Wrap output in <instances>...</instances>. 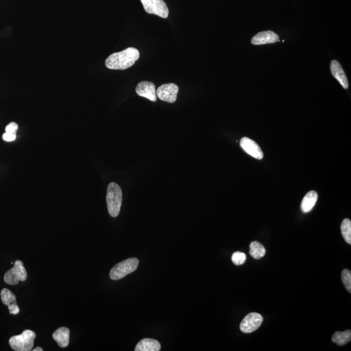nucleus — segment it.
<instances>
[{"label": "nucleus", "mask_w": 351, "mask_h": 351, "mask_svg": "<svg viewBox=\"0 0 351 351\" xmlns=\"http://www.w3.org/2000/svg\"><path fill=\"white\" fill-rule=\"evenodd\" d=\"M106 202L109 215L112 217H116L122 206L123 192L116 183L111 182L108 185Z\"/></svg>", "instance_id": "obj_2"}, {"label": "nucleus", "mask_w": 351, "mask_h": 351, "mask_svg": "<svg viewBox=\"0 0 351 351\" xmlns=\"http://www.w3.org/2000/svg\"><path fill=\"white\" fill-rule=\"evenodd\" d=\"M330 71L332 76L339 81L342 87L345 89H347L348 88V79L343 68L338 61L336 60L331 61Z\"/></svg>", "instance_id": "obj_13"}, {"label": "nucleus", "mask_w": 351, "mask_h": 351, "mask_svg": "<svg viewBox=\"0 0 351 351\" xmlns=\"http://www.w3.org/2000/svg\"><path fill=\"white\" fill-rule=\"evenodd\" d=\"M179 88L176 84L167 83L160 86L156 90L157 97L168 103H174L177 99Z\"/></svg>", "instance_id": "obj_8"}, {"label": "nucleus", "mask_w": 351, "mask_h": 351, "mask_svg": "<svg viewBox=\"0 0 351 351\" xmlns=\"http://www.w3.org/2000/svg\"><path fill=\"white\" fill-rule=\"evenodd\" d=\"M33 350H34V351H43V349L41 347H36V348H34V349Z\"/></svg>", "instance_id": "obj_24"}, {"label": "nucleus", "mask_w": 351, "mask_h": 351, "mask_svg": "<svg viewBox=\"0 0 351 351\" xmlns=\"http://www.w3.org/2000/svg\"><path fill=\"white\" fill-rule=\"evenodd\" d=\"M140 54L135 48H128L122 52L114 53L105 61L106 67L111 70H125L132 67L140 58Z\"/></svg>", "instance_id": "obj_1"}, {"label": "nucleus", "mask_w": 351, "mask_h": 351, "mask_svg": "<svg viewBox=\"0 0 351 351\" xmlns=\"http://www.w3.org/2000/svg\"><path fill=\"white\" fill-rule=\"evenodd\" d=\"M2 138H3V140L6 141V142H12V141H14L16 140L17 135L7 133V132H6V133L3 135Z\"/></svg>", "instance_id": "obj_23"}, {"label": "nucleus", "mask_w": 351, "mask_h": 351, "mask_svg": "<svg viewBox=\"0 0 351 351\" xmlns=\"http://www.w3.org/2000/svg\"><path fill=\"white\" fill-rule=\"evenodd\" d=\"M1 299L5 305L8 306L11 314L17 315L20 312L17 305L16 296L8 289L4 288L1 291Z\"/></svg>", "instance_id": "obj_12"}, {"label": "nucleus", "mask_w": 351, "mask_h": 351, "mask_svg": "<svg viewBox=\"0 0 351 351\" xmlns=\"http://www.w3.org/2000/svg\"><path fill=\"white\" fill-rule=\"evenodd\" d=\"M318 195L316 191H310L304 196L301 202V210L304 213L310 212L316 204Z\"/></svg>", "instance_id": "obj_16"}, {"label": "nucleus", "mask_w": 351, "mask_h": 351, "mask_svg": "<svg viewBox=\"0 0 351 351\" xmlns=\"http://www.w3.org/2000/svg\"><path fill=\"white\" fill-rule=\"evenodd\" d=\"M280 41L279 36L272 31L258 33L251 40L253 45H264Z\"/></svg>", "instance_id": "obj_11"}, {"label": "nucleus", "mask_w": 351, "mask_h": 351, "mask_svg": "<svg viewBox=\"0 0 351 351\" xmlns=\"http://www.w3.org/2000/svg\"><path fill=\"white\" fill-rule=\"evenodd\" d=\"M241 147L249 155L257 160H262L264 158V153L261 148L255 141L248 138H244L240 141Z\"/></svg>", "instance_id": "obj_10"}, {"label": "nucleus", "mask_w": 351, "mask_h": 351, "mask_svg": "<svg viewBox=\"0 0 351 351\" xmlns=\"http://www.w3.org/2000/svg\"><path fill=\"white\" fill-rule=\"evenodd\" d=\"M140 261L138 258H132L119 263L110 271V279L118 280L123 279L126 276L134 272L138 269Z\"/></svg>", "instance_id": "obj_4"}, {"label": "nucleus", "mask_w": 351, "mask_h": 351, "mask_svg": "<svg viewBox=\"0 0 351 351\" xmlns=\"http://www.w3.org/2000/svg\"><path fill=\"white\" fill-rule=\"evenodd\" d=\"M52 336L60 347H67L70 341V330L67 327L59 328L55 331Z\"/></svg>", "instance_id": "obj_14"}, {"label": "nucleus", "mask_w": 351, "mask_h": 351, "mask_svg": "<svg viewBox=\"0 0 351 351\" xmlns=\"http://www.w3.org/2000/svg\"><path fill=\"white\" fill-rule=\"evenodd\" d=\"M341 231L343 239L348 244H351V221L348 218H345L341 224Z\"/></svg>", "instance_id": "obj_19"}, {"label": "nucleus", "mask_w": 351, "mask_h": 351, "mask_svg": "<svg viewBox=\"0 0 351 351\" xmlns=\"http://www.w3.org/2000/svg\"><path fill=\"white\" fill-rule=\"evenodd\" d=\"M351 340V331L346 330L344 332H335L332 337V341L337 345L342 346L348 343Z\"/></svg>", "instance_id": "obj_17"}, {"label": "nucleus", "mask_w": 351, "mask_h": 351, "mask_svg": "<svg viewBox=\"0 0 351 351\" xmlns=\"http://www.w3.org/2000/svg\"><path fill=\"white\" fill-rule=\"evenodd\" d=\"M263 321H264V318L260 313L256 312L249 313L245 317L241 323V330L246 334L255 332L262 325Z\"/></svg>", "instance_id": "obj_7"}, {"label": "nucleus", "mask_w": 351, "mask_h": 351, "mask_svg": "<svg viewBox=\"0 0 351 351\" xmlns=\"http://www.w3.org/2000/svg\"><path fill=\"white\" fill-rule=\"evenodd\" d=\"M36 334L31 330H24L21 334L11 337L10 345L13 350L16 351H30L34 345Z\"/></svg>", "instance_id": "obj_3"}, {"label": "nucleus", "mask_w": 351, "mask_h": 351, "mask_svg": "<svg viewBox=\"0 0 351 351\" xmlns=\"http://www.w3.org/2000/svg\"><path fill=\"white\" fill-rule=\"evenodd\" d=\"M250 255L256 260H259L266 255V250L264 246L258 242H252L250 245Z\"/></svg>", "instance_id": "obj_18"}, {"label": "nucleus", "mask_w": 351, "mask_h": 351, "mask_svg": "<svg viewBox=\"0 0 351 351\" xmlns=\"http://www.w3.org/2000/svg\"><path fill=\"white\" fill-rule=\"evenodd\" d=\"M161 350V344L156 339L145 338L138 343L136 351H159Z\"/></svg>", "instance_id": "obj_15"}, {"label": "nucleus", "mask_w": 351, "mask_h": 351, "mask_svg": "<svg viewBox=\"0 0 351 351\" xmlns=\"http://www.w3.org/2000/svg\"><path fill=\"white\" fill-rule=\"evenodd\" d=\"M28 275L23 262L21 260H17L14 263V266L10 270L7 271L4 275V281L10 285H16L20 281H25L27 279Z\"/></svg>", "instance_id": "obj_5"}, {"label": "nucleus", "mask_w": 351, "mask_h": 351, "mask_svg": "<svg viewBox=\"0 0 351 351\" xmlns=\"http://www.w3.org/2000/svg\"><path fill=\"white\" fill-rule=\"evenodd\" d=\"M136 91L139 96L144 97L152 101L157 100L156 86L151 81H141L137 86Z\"/></svg>", "instance_id": "obj_9"}, {"label": "nucleus", "mask_w": 351, "mask_h": 351, "mask_svg": "<svg viewBox=\"0 0 351 351\" xmlns=\"http://www.w3.org/2000/svg\"><path fill=\"white\" fill-rule=\"evenodd\" d=\"M18 129H19V126H18L17 123H11L10 125L7 126L6 132L7 133L16 134Z\"/></svg>", "instance_id": "obj_22"}, {"label": "nucleus", "mask_w": 351, "mask_h": 351, "mask_svg": "<svg viewBox=\"0 0 351 351\" xmlns=\"http://www.w3.org/2000/svg\"><path fill=\"white\" fill-rule=\"evenodd\" d=\"M146 12L167 19L169 16V9L163 0H141Z\"/></svg>", "instance_id": "obj_6"}, {"label": "nucleus", "mask_w": 351, "mask_h": 351, "mask_svg": "<svg viewBox=\"0 0 351 351\" xmlns=\"http://www.w3.org/2000/svg\"><path fill=\"white\" fill-rule=\"evenodd\" d=\"M341 280L346 290L351 293V272L348 269H343L341 273Z\"/></svg>", "instance_id": "obj_20"}, {"label": "nucleus", "mask_w": 351, "mask_h": 351, "mask_svg": "<svg viewBox=\"0 0 351 351\" xmlns=\"http://www.w3.org/2000/svg\"><path fill=\"white\" fill-rule=\"evenodd\" d=\"M247 257L246 254L242 252H236L231 257V261L236 266H242L246 263Z\"/></svg>", "instance_id": "obj_21"}]
</instances>
